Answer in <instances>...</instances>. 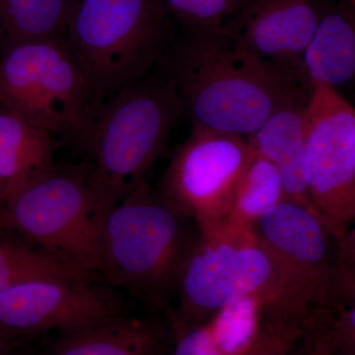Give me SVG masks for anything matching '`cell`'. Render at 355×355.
<instances>
[{
	"instance_id": "23",
	"label": "cell",
	"mask_w": 355,
	"mask_h": 355,
	"mask_svg": "<svg viewBox=\"0 0 355 355\" xmlns=\"http://www.w3.org/2000/svg\"><path fill=\"white\" fill-rule=\"evenodd\" d=\"M349 309L334 312L328 308V324L330 333L336 345L347 355H355V302Z\"/></svg>"
},
{
	"instance_id": "20",
	"label": "cell",
	"mask_w": 355,
	"mask_h": 355,
	"mask_svg": "<svg viewBox=\"0 0 355 355\" xmlns=\"http://www.w3.org/2000/svg\"><path fill=\"white\" fill-rule=\"evenodd\" d=\"M184 28L221 27L243 6L245 0H164Z\"/></svg>"
},
{
	"instance_id": "28",
	"label": "cell",
	"mask_w": 355,
	"mask_h": 355,
	"mask_svg": "<svg viewBox=\"0 0 355 355\" xmlns=\"http://www.w3.org/2000/svg\"><path fill=\"white\" fill-rule=\"evenodd\" d=\"M282 355H292V349L289 350V352H286V354Z\"/></svg>"
},
{
	"instance_id": "13",
	"label": "cell",
	"mask_w": 355,
	"mask_h": 355,
	"mask_svg": "<svg viewBox=\"0 0 355 355\" xmlns=\"http://www.w3.org/2000/svg\"><path fill=\"white\" fill-rule=\"evenodd\" d=\"M53 135L48 128L0 106L1 207L57 169Z\"/></svg>"
},
{
	"instance_id": "22",
	"label": "cell",
	"mask_w": 355,
	"mask_h": 355,
	"mask_svg": "<svg viewBox=\"0 0 355 355\" xmlns=\"http://www.w3.org/2000/svg\"><path fill=\"white\" fill-rule=\"evenodd\" d=\"M175 336L173 355H226L217 347L207 323L175 331Z\"/></svg>"
},
{
	"instance_id": "18",
	"label": "cell",
	"mask_w": 355,
	"mask_h": 355,
	"mask_svg": "<svg viewBox=\"0 0 355 355\" xmlns=\"http://www.w3.org/2000/svg\"><path fill=\"white\" fill-rule=\"evenodd\" d=\"M83 279H93L71 270L18 233L0 229V292L32 280Z\"/></svg>"
},
{
	"instance_id": "14",
	"label": "cell",
	"mask_w": 355,
	"mask_h": 355,
	"mask_svg": "<svg viewBox=\"0 0 355 355\" xmlns=\"http://www.w3.org/2000/svg\"><path fill=\"white\" fill-rule=\"evenodd\" d=\"M305 107H291L273 114L247 137V141L252 153L277 168L284 182L286 200L317 214L308 191Z\"/></svg>"
},
{
	"instance_id": "1",
	"label": "cell",
	"mask_w": 355,
	"mask_h": 355,
	"mask_svg": "<svg viewBox=\"0 0 355 355\" xmlns=\"http://www.w3.org/2000/svg\"><path fill=\"white\" fill-rule=\"evenodd\" d=\"M159 67L195 127L247 137L282 110L307 104L312 86L254 57L221 27L184 28Z\"/></svg>"
},
{
	"instance_id": "12",
	"label": "cell",
	"mask_w": 355,
	"mask_h": 355,
	"mask_svg": "<svg viewBox=\"0 0 355 355\" xmlns=\"http://www.w3.org/2000/svg\"><path fill=\"white\" fill-rule=\"evenodd\" d=\"M322 16L314 0H245L221 28L254 57L307 83L303 64Z\"/></svg>"
},
{
	"instance_id": "10",
	"label": "cell",
	"mask_w": 355,
	"mask_h": 355,
	"mask_svg": "<svg viewBox=\"0 0 355 355\" xmlns=\"http://www.w3.org/2000/svg\"><path fill=\"white\" fill-rule=\"evenodd\" d=\"M253 231L289 293L310 309L331 307L336 240L316 214L284 200L254 222Z\"/></svg>"
},
{
	"instance_id": "5",
	"label": "cell",
	"mask_w": 355,
	"mask_h": 355,
	"mask_svg": "<svg viewBox=\"0 0 355 355\" xmlns=\"http://www.w3.org/2000/svg\"><path fill=\"white\" fill-rule=\"evenodd\" d=\"M176 287L180 306L172 318L174 331L207 323L222 308L249 294L298 316L310 311L282 284L253 228L230 220L198 235Z\"/></svg>"
},
{
	"instance_id": "3",
	"label": "cell",
	"mask_w": 355,
	"mask_h": 355,
	"mask_svg": "<svg viewBox=\"0 0 355 355\" xmlns=\"http://www.w3.org/2000/svg\"><path fill=\"white\" fill-rule=\"evenodd\" d=\"M191 224L148 183L142 184L105 214L100 282L127 289L153 307H162L197 240Z\"/></svg>"
},
{
	"instance_id": "4",
	"label": "cell",
	"mask_w": 355,
	"mask_h": 355,
	"mask_svg": "<svg viewBox=\"0 0 355 355\" xmlns=\"http://www.w3.org/2000/svg\"><path fill=\"white\" fill-rule=\"evenodd\" d=\"M173 17L164 0H76L67 43L99 106L159 67Z\"/></svg>"
},
{
	"instance_id": "15",
	"label": "cell",
	"mask_w": 355,
	"mask_h": 355,
	"mask_svg": "<svg viewBox=\"0 0 355 355\" xmlns=\"http://www.w3.org/2000/svg\"><path fill=\"white\" fill-rule=\"evenodd\" d=\"M164 340L165 331L159 322L123 314L58 331L42 355H160Z\"/></svg>"
},
{
	"instance_id": "7",
	"label": "cell",
	"mask_w": 355,
	"mask_h": 355,
	"mask_svg": "<svg viewBox=\"0 0 355 355\" xmlns=\"http://www.w3.org/2000/svg\"><path fill=\"white\" fill-rule=\"evenodd\" d=\"M0 106L76 139L100 107L67 40L6 46L0 58Z\"/></svg>"
},
{
	"instance_id": "29",
	"label": "cell",
	"mask_w": 355,
	"mask_h": 355,
	"mask_svg": "<svg viewBox=\"0 0 355 355\" xmlns=\"http://www.w3.org/2000/svg\"><path fill=\"white\" fill-rule=\"evenodd\" d=\"M11 355H12V354H11Z\"/></svg>"
},
{
	"instance_id": "27",
	"label": "cell",
	"mask_w": 355,
	"mask_h": 355,
	"mask_svg": "<svg viewBox=\"0 0 355 355\" xmlns=\"http://www.w3.org/2000/svg\"><path fill=\"white\" fill-rule=\"evenodd\" d=\"M2 197H3V184H2L1 180H0V207L2 205Z\"/></svg>"
},
{
	"instance_id": "21",
	"label": "cell",
	"mask_w": 355,
	"mask_h": 355,
	"mask_svg": "<svg viewBox=\"0 0 355 355\" xmlns=\"http://www.w3.org/2000/svg\"><path fill=\"white\" fill-rule=\"evenodd\" d=\"M301 340L302 355H347L331 335L326 307L310 309L303 321Z\"/></svg>"
},
{
	"instance_id": "9",
	"label": "cell",
	"mask_w": 355,
	"mask_h": 355,
	"mask_svg": "<svg viewBox=\"0 0 355 355\" xmlns=\"http://www.w3.org/2000/svg\"><path fill=\"white\" fill-rule=\"evenodd\" d=\"M304 125L311 202L338 241L355 222V109L336 89L317 84Z\"/></svg>"
},
{
	"instance_id": "11",
	"label": "cell",
	"mask_w": 355,
	"mask_h": 355,
	"mask_svg": "<svg viewBox=\"0 0 355 355\" xmlns=\"http://www.w3.org/2000/svg\"><path fill=\"white\" fill-rule=\"evenodd\" d=\"M125 314L123 300L96 279H42L0 292V329L24 340L83 328Z\"/></svg>"
},
{
	"instance_id": "16",
	"label": "cell",
	"mask_w": 355,
	"mask_h": 355,
	"mask_svg": "<svg viewBox=\"0 0 355 355\" xmlns=\"http://www.w3.org/2000/svg\"><path fill=\"white\" fill-rule=\"evenodd\" d=\"M311 86L336 89L355 84V6L336 7L322 16L303 64Z\"/></svg>"
},
{
	"instance_id": "6",
	"label": "cell",
	"mask_w": 355,
	"mask_h": 355,
	"mask_svg": "<svg viewBox=\"0 0 355 355\" xmlns=\"http://www.w3.org/2000/svg\"><path fill=\"white\" fill-rule=\"evenodd\" d=\"M104 216L83 163L57 168L21 191L0 207V229L18 233L71 270L99 280Z\"/></svg>"
},
{
	"instance_id": "2",
	"label": "cell",
	"mask_w": 355,
	"mask_h": 355,
	"mask_svg": "<svg viewBox=\"0 0 355 355\" xmlns=\"http://www.w3.org/2000/svg\"><path fill=\"white\" fill-rule=\"evenodd\" d=\"M184 114L172 81L161 70L103 103L80 135L89 182L106 214L142 184Z\"/></svg>"
},
{
	"instance_id": "26",
	"label": "cell",
	"mask_w": 355,
	"mask_h": 355,
	"mask_svg": "<svg viewBox=\"0 0 355 355\" xmlns=\"http://www.w3.org/2000/svg\"><path fill=\"white\" fill-rule=\"evenodd\" d=\"M21 338H16L7 333V331L0 329V355H11L14 347H16L17 342H20Z\"/></svg>"
},
{
	"instance_id": "19",
	"label": "cell",
	"mask_w": 355,
	"mask_h": 355,
	"mask_svg": "<svg viewBox=\"0 0 355 355\" xmlns=\"http://www.w3.org/2000/svg\"><path fill=\"white\" fill-rule=\"evenodd\" d=\"M284 200H286V191L277 168L266 159L252 153L236 191L228 220L253 228L254 222L266 210Z\"/></svg>"
},
{
	"instance_id": "24",
	"label": "cell",
	"mask_w": 355,
	"mask_h": 355,
	"mask_svg": "<svg viewBox=\"0 0 355 355\" xmlns=\"http://www.w3.org/2000/svg\"><path fill=\"white\" fill-rule=\"evenodd\" d=\"M355 302V254L336 253L335 288L331 307Z\"/></svg>"
},
{
	"instance_id": "8",
	"label": "cell",
	"mask_w": 355,
	"mask_h": 355,
	"mask_svg": "<svg viewBox=\"0 0 355 355\" xmlns=\"http://www.w3.org/2000/svg\"><path fill=\"white\" fill-rule=\"evenodd\" d=\"M247 137L193 125L163 174L159 195L205 234L228 221L251 159Z\"/></svg>"
},
{
	"instance_id": "17",
	"label": "cell",
	"mask_w": 355,
	"mask_h": 355,
	"mask_svg": "<svg viewBox=\"0 0 355 355\" xmlns=\"http://www.w3.org/2000/svg\"><path fill=\"white\" fill-rule=\"evenodd\" d=\"M76 0H0V42L67 40Z\"/></svg>"
},
{
	"instance_id": "25",
	"label": "cell",
	"mask_w": 355,
	"mask_h": 355,
	"mask_svg": "<svg viewBox=\"0 0 355 355\" xmlns=\"http://www.w3.org/2000/svg\"><path fill=\"white\" fill-rule=\"evenodd\" d=\"M336 253L338 254H355V224L340 239L336 241Z\"/></svg>"
}]
</instances>
